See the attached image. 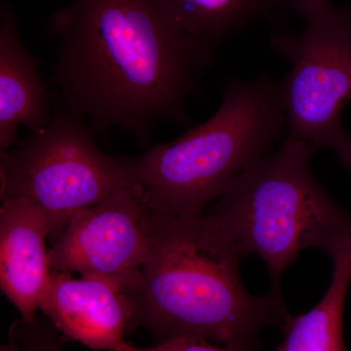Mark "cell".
<instances>
[{"mask_svg": "<svg viewBox=\"0 0 351 351\" xmlns=\"http://www.w3.org/2000/svg\"><path fill=\"white\" fill-rule=\"evenodd\" d=\"M47 34L64 107L94 132L119 129L143 144L160 122H188V101L213 58L164 0H68Z\"/></svg>", "mask_w": 351, "mask_h": 351, "instance_id": "1", "label": "cell"}, {"mask_svg": "<svg viewBox=\"0 0 351 351\" xmlns=\"http://www.w3.org/2000/svg\"><path fill=\"white\" fill-rule=\"evenodd\" d=\"M245 258L207 215L181 218L152 208L142 282L131 293L137 327L156 343L202 339L258 351L263 330L282 327L291 314L282 295L246 290L240 276Z\"/></svg>", "mask_w": 351, "mask_h": 351, "instance_id": "2", "label": "cell"}, {"mask_svg": "<svg viewBox=\"0 0 351 351\" xmlns=\"http://www.w3.org/2000/svg\"><path fill=\"white\" fill-rule=\"evenodd\" d=\"M317 149L288 137L271 156L254 161L214 201L207 216L241 249L267 265L269 292L302 251L327 255L351 239V214L314 177Z\"/></svg>", "mask_w": 351, "mask_h": 351, "instance_id": "3", "label": "cell"}, {"mask_svg": "<svg viewBox=\"0 0 351 351\" xmlns=\"http://www.w3.org/2000/svg\"><path fill=\"white\" fill-rule=\"evenodd\" d=\"M284 125L280 82L265 75L232 78L209 119L129 160L152 209L198 218L240 173L267 156Z\"/></svg>", "mask_w": 351, "mask_h": 351, "instance_id": "4", "label": "cell"}, {"mask_svg": "<svg viewBox=\"0 0 351 351\" xmlns=\"http://www.w3.org/2000/svg\"><path fill=\"white\" fill-rule=\"evenodd\" d=\"M137 182L130 160L101 152L91 127L62 103L43 130L0 156L1 201L25 198L38 205L52 244L78 212Z\"/></svg>", "mask_w": 351, "mask_h": 351, "instance_id": "5", "label": "cell"}, {"mask_svg": "<svg viewBox=\"0 0 351 351\" xmlns=\"http://www.w3.org/2000/svg\"><path fill=\"white\" fill-rule=\"evenodd\" d=\"M289 1L302 31L270 38L272 50L292 66L280 82L289 137L329 149L351 173V136L341 121L351 100V7Z\"/></svg>", "mask_w": 351, "mask_h": 351, "instance_id": "6", "label": "cell"}, {"mask_svg": "<svg viewBox=\"0 0 351 351\" xmlns=\"http://www.w3.org/2000/svg\"><path fill=\"white\" fill-rule=\"evenodd\" d=\"M151 212L138 182L78 212L51 247V269L101 277L135 292L149 249Z\"/></svg>", "mask_w": 351, "mask_h": 351, "instance_id": "7", "label": "cell"}, {"mask_svg": "<svg viewBox=\"0 0 351 351\" xmlns=\"http://www.w3.org/2000/svg\"><path fill=\"white\" fill-rule=\"evenodd\" d=\"M39 311L58 331L93 350L114 351L138 328L131 293L101 277L52 270Z\"/></svg>", "mask_w": 351, "mask_h": 351, "instance_id": "8", "label": "cell"}, {"mask_svg": "<svg viewBox=\"0 0 351 351\" xmlns=\"http://www.w3.org/2000/svg\"><path fill=\"white\" fill-rule=\"evenodd\" d=\"M47 239V218L38 205L25 198L1 201L0 287L21 318L29 322L38 316L52 272Z\"/></svg>", "mask_w": 351, "mask_h": 351, "instance_id": "9", "label": "cell"}, {"mask_svg": "<svg viewBox=\"0 0 351 351\" xmlns=\"http://www.w3.org/2000/svg\"><path fill=\"white\" fill-rule=\"evenodd\" d=\"M40 61L25 47L12 5L0 9V149L8 151L24 126L36 134L52 117Z\"/></svg>", "mask_w": 351, "mask_h": 351, "instance_id": "10", "label": "cell"}, {"mask_svg": "<svg viewBox=\"0 0 351 351\" xmlns=\"http://www.w3.org/2000/svg\"><path fill=\"white\" fill-rule=\"evenodd\" d=\"M329 256L332 269L326 293L311 311L289 316L277 351H348L343 313L351 284V239Z\"/></svg>", "mask_w": 351, "mask_h": 351, "instance_id": "11", "label": "cell"}, {"mask_svg": "<svg viewBox=\"0 0 351 351\" xmlns=\"http://www.w3.org/2000/svg\"><path fill=\"white\" fill-rule=\"evenodd\" d=\"M182 29L201 47L215 50L270 15L281 0H164Z\"/></svg>", "mask_w": 351, "mask_h": 351, "instance_id": "12", "label": "cell"}, {"mask_svg": "<svg viewBox=\"0 0 351 351\" xmlns=\"http://www.w3.org/2000/svg\"><path fill=\"white\" fill-rule=\"evenodd\" d=\"M1 351H69L62 343L59 331L46 317L34 321L20 318L9 331L8 341Z\"/></svg>", "mask_w": 351, "mask_h": 351, "instance_id": "13", "label": "cell"}, {"mask_svg": "<svg viewBox=\"0 0 351 351\" xmlns=\"http://www.w3.org/2000/svg\"><path fill=\"white\" fill-rule=\"evenodd\" d=\"M114 351H237L228 346L212 343L207 339L179 338L156 343L152 346H137L124 341Z\"/></svg>", "mask_w": 351, "mask_h": 351, "instance_id": "14", "label": "cell"}]
</instances>
